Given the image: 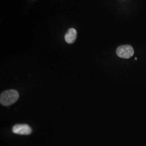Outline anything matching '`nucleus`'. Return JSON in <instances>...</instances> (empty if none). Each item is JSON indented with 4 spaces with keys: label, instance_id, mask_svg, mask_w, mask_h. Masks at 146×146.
I'll return each mask as SVG.
<instances>
[{
    "label": "nucleus",
    "instance_id": "1",
    "mask_svg": "<svg viewBox=\"0 0 146 146\" xmlns=\"http://www.w3.org/2000/svg\"><path fill=\"white\" fill-rule=\"evenodd\" d=\"M19 98V94L17 91L14 89L8 90L1 94L0 102L3 106H9L15 103Z\"/></svg>",
    "mask_w": 146,
    "mask_h": 146
},
{
    "label": "nucleus",
    "instance_id": "2",
    "mask_svg": "<svg viewBox=\"0 0 146 146\" xmlns=\"http://www.w3.org/2000/svg\"><path fill=\"white\" fill-rule=\"evenodd\" d=\"M134 53V49L130 45L121 46L116 49L117 55L123 58H129L133 56Z\"/></svg>",
    "mask_w": 146,
    "mask_h": 146
},
{
    "label": "nucleus",
    "instance_id": "3",
    "mask_svg": "<svg viewBox=\"0 0 146 146\" xmlns=\"http://www.w3.org/2000/svg\"><path fill=\"white\" fill-rule=\"evenodd\" d=\"M12 131L14 133L19 135H29L32 133L31 128L26 124H17L14 125Z\"/></svg>",
    "mask_w": 146,
    "mask_h": 146
},
{
    "label": "nucleus",
    "instance_id": "4",
    "mask_svg": "<svg viewBox=\"0 0 146 146\" xmlns=\"http://www.w3.org/2000/svg\"><path fill=\"white\" fill-rule=\"evenodd\" d=\"M77 37V31L74 29L70 28L66 33L64 36L65 41L69 44H72L75 41Z\"/></svg>",
    "mask_w": 146,
    "mask_h": 146
}]
</instances>
